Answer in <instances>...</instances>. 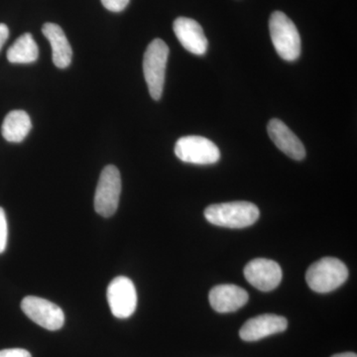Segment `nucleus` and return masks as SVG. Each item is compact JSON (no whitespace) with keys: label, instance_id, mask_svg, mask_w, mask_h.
Listing matches in <instances>:
<instances>
[{"label":"nucleus","instance_id":"4","mask_svg":"<svg viewBox=\"0 0 357 357\" xmlns=\"http://www.w3.org/2000/svg\"><path fill=\"white\" fill-rule=\"evenodd\" d=\"M169 47L161 39H154L148 45L143 59V73L150 96L159 100L163 93Z\"/></svg>","mask_w":357,"mask_h":357},{"label":"nucleus","instance_id":"14","mask_svg":"<svg viewBox=\"0 0 357 357\" xmlns=\"http://www.w3.org/2000/svg\"><path fill=\"white\" fill-rule=\"evenodd\" d=\"M44 36L50 42L54 64L60 69H66L72 62V47L64 31L55 23H46L42 28Z\"/></svg>","mask_w":357,"mask_h":357},{"label":"nucleus","instance_id":"20","mask_svg":"<svg viewBox=\"0 0 357 357\" xmlns=\"http://www.w3.org/2000/svg\"><path fill=\"white\" fill-rule=\"evenodd\" d=\"M9 37V29L8 27L3 23H0V51H1L2 47L6 44L7 39Z\"/></svg>","mask_w":357,"mask_h":357},{"label":"nucleus","instance_id":"3","mask_svg":"<svg viewBox=\"0 0 357 357\" xmlns=\"http://www.w3.org/2000/svg\"><path fill=\"white\" fill-rule=\"evenodd\" d=\"M349 277L344 262L333 257H325L314 262L307 269L306 281L317 293H328L342 285Z\"/></svg>","mask_w":357,"mask_h":357},{"label":"nucleus","instance_id":"12","mask_svg":"<svg viewBox=\"0 0 357 357\" xmlns=\"http://www.w3.org/2000/svg\"><path fill=\"white\" fill-rule=\"evenodd\" d=\"M267 131L274 144L283 153L297 161L305 158L306 149L304 145L283 121L271 119L268 123Z\"/></svg>","mask_w":357,"mask_h":357},{"label":"nucleus","instance_id":"5","mask_svg":"<svg viewBox=\"0 0 357 357\" xmlns=\"http://www.w3.org/2000/svg\"><path fill=\"white\" fill-rule=\"evenodd\" d=\"M121 194V177L119 169L109 165L103 169L95 195V210L103 218L116 213Z\"/></svg>","mask_w":357,"mask_h":357},{"label":"nucleus","instance_id":"10","mask_svg":"<svg viewBox=\"0 0 357 357\" xmlns=\"http://www.w3.org/2000/svg\"><path fill=\"white\" fill-rule=\"evenodd\" d=\"M288 326L287 319L277 314H261L248 319L239 331L241 340L245 342H256L286 331Z\"/></svg>","mask_w":357,"mask_h":357},{"label":"nucleus","instance_id":"1","mask_svg":"<svg viewBox=\"0 0 357 357\" xmlns=\"http://www.w3.org/2000/svg\"><path fill=\"white\" fill-rule=\"evenodd\" d=\"M260 211L249 202H231L211 204L204 211V218L211 225L229 229H244L255 225Z\"/></svg>","mask_w":357,"mask_h":357},{"label":"nucleus","instance_id":"21","mask_svg":"<svg viewBox=\"0 0 357 357\" xmlns=\"http://www.w3.org/2000/svg\"><path fill=\"white\" fill-rule=\"evenodd\" d=\"M332 357H357V356L356 354H354V352H344V354H335V356H333Z\"/></svg>","mask_w":357,"mask_h":357},{"label":"nucleus","instance_id":"13","mask_svg":"<svg viewBox=\"0 0 357 357\" xmlns=\"http://www.w3.org/2000/svg\"><path fill=\"white\" fill-rule=\"evenodd\" d=\"M211 306L218 312H232L243 307L248 302V294L236 285H218L211 289Z\"/></svg>","mask_w":357,"mask_h":357},{"label":"nucleus","instance_id":"7","mask_svg":"<svg viewBox=\"0 0 357 357\" xmlns=\"http://www.w3.org/2000/svg\"><path fill=\"white\" fill-rule=\"evenodd\" d=\"M21 309L31 321L48 331H58L64 326L65 314L57 305L43 298L27 296Z\"/></svg>","mask_w":357,"mask_h":357},{"label":"nucleus","instance_id":"2","mask_svg":"<svg viewBox=\"0 0 357 357\" xmlns=\"http://www.w3.org/2000/svg\"><path fill=\"white\" fill-rule=\"evenodd\" d=\"M269 31L275 50L283 60L293 62L301 55V37L292 20L281 11H275L269 20Z\"/></svg>","mask_w":357,"mask_h":357},{"label":"nucleus","instance_id":"19","mask_svg":"<svg viewBox=\"0 0 357 357\" xmlns=\"http://www.w3.org/2000/svg\"><path fill=\"white\" fill-rule=\"evenodd\" d=\"M0 357H32L29 351L23 349H8L0 351Z\"/></svg>","mask_w":357,"mask_h":357},{"label":"nucleus","instance_id":"6","mask_svg":"<svg viewBox=\"0 0 357 357\" xmlns=\"http://www.w3.org/2000/svg\"><path fill=\"white\" fill-rule=\"evenodd\" d=\"M175 154L181 161L197 165L217 163L220 152L217 145L203 136H185L176 143Z\"/></svg>","mask_w":357,"mask_h":357},{"label":"nucleus","instance_id":"16","mask_svg":"<svg viewBox=\"0 0 357 357\" xmlns=\"http://www.w3.org/2000/svg\"><path fill=\"white\" fill-rule=\"evenodd\" d=\"M38 57V46L30 33L21 35L7 51V60L13 64H30Z\"/></svg>","mask_w":357,"mask_h":357},{"label":"nucleus","instance_id":"8","mask_svg":"<svg viewBox=\"0 0 357 357\" xmlns=\"http://www.w3.org/2000/svg\"><path fill=\"white\" fill-rule=\"evenodd\" d=\"M107 297L110 311L117 319L129 318L137 307V292L128 277L119 276L110 282Z\"/></svg>","mask_w":357,"mask_h":357},{"label":"nucleus","instance_id":"18","mask_svg":"<svg viewBox=\"0 0 357 357\" xmlns=\"http://www.w3.org/2000/svg\"><path fill=\"white\" fill-rule=\"evenodd\" d=\"M130 0H102L105 8L112 13H121L128 7Z\"/></svg>","mask_w":357,"mask_h":357},{"label":"nucleus","instance_id":"15","mask_svg":"<svg viewBox=\"0 0 357 357\" xmlns=\"http://www.w3.org/2000/svg\"><path fill=\"white\" fill-rule=\"evenodd\" d=\"M32 128L29 115L24 110H13L2 123L1 133L8 142L20 143L27 137Z\"/></svg>","mask_w":357,"mask_h":357},{"label":"nucleus","instance_id":"9","mask_svg":"<svg viewBox=\"0 0 357 357\" xmlns=\"http://www.w3.org/2000/svg\"><path fill=\"white\" fill-rule=\"evenodd\" d=\"M244 276L253 287L262 292H270L278 287L283 273L278 263L265 258H257L244 268Z\"/></svg>","mask_w":357,"mask_h":357},{"label":"nucleus","instance_id":"17","mask_svg":"<svg viewBox=\"0 0 357 357\" xmlns=\"http://www.w3.org/2000/svg\"><path fill=\"white\" fill-rule=\"evenodd\" d=\"M8 239V225L6 211L0 206V255L6 251Z\"/></svg>","mask_w":357,"mask_h":357},{"label":"nucleus","instance_id":"11","mask_svg":"<svg viewBox=\"0 0 357 357\" xmlns=\"http://www.w3.org/2000/svg\"><path fill=\"white\" fill-rule=\"evenodd\" d=\"M173 29L178 42L190 53L202 56L208 50V39L196 20L178 17L174 21Z\"/></svg>","mask_w":357,"mask_h":357}]
</instances>
